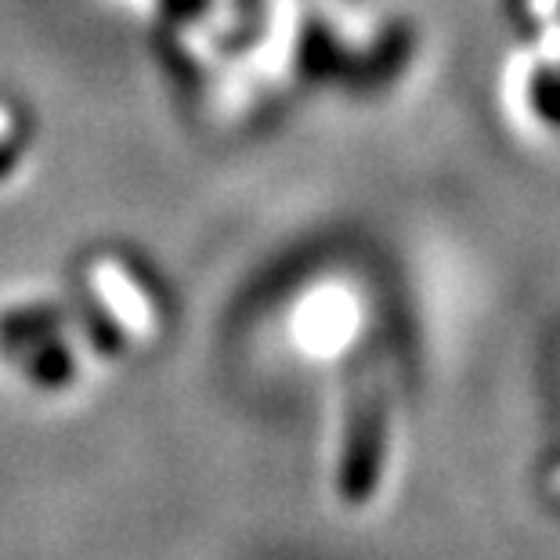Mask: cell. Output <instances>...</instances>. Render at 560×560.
Wrapping results in <instances>:
<instances>
[{
    "mask_svg": "<svg viewBox=\"0 0 560 560\" xmlns=\"http://www.w3.org/2000/svg\"><path fill=\"white\" fill-rule=\"evenodd\" d=\"M524 11L539 26L532 66V113L546 130L560 135V0H524Z\"/></svg>",
    "mask_w": 560,
    "mask_h": 560,
    "instance_id": "2",
    "label": "cell"
},
{
    "mask_svg": "<svg viewBox=\"0 0 560 560\" xmlns=\"http://www.w3.org/2000/svg\"><path fill=\"white\" fill-rule=\"evenodd\" d=\"M384 445H387V405L376 384H359L348 409V438H343V463H340V495L351 506H362L373 499L384 470Z\"/></svg>",
    "mask_w": 560,
    "mask_h": 560,
    "instance_id": "1",
    "label": "cell"
}]
</instances>
